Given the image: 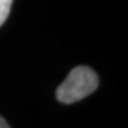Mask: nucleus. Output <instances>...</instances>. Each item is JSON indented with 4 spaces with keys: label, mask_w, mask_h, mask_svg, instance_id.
Instances as JSON below:
<instances>
[{
    "label": "nucleus",
    "mask_w": 128,
    "mask_h": 128,
    "mask_svg": "<svg viewBox=\"0 0 128 128\" xmlns=\"http://www.w3.org/2000/svg\"><path fill=\"white\" fill-rule=\"evenodd\" d=\"M12 1L13 0H0V26L6 22V19L8 17Z\"/></svg>",
    "instance_id": "f03ea898"
},
{
    "label": "nucleus",
    "mask_w": 128,
    "mask_h": 128,
    "mask_svg": "<svg viewBox=\"0 0 128 128\" xmlns=\"http://www.w3.org/2000/svg\"><path fill=\"white\" fill-rule=\"evenodd\" d=\"M0 128H11L8 126V124L5 121L4 118H1V116H0Z\"/></svg>",
    "instance_id": "7ed1b4c3"
},
{
    "label": "nucleus",
    "mask_w": 128,
    "mask_h": 128,
    "mask_svg": "<svg viewBox=\"0 0 128 128\" xmlns=\"http://www.w3.org/2000/svg\"><path fill=\"white\" fill-rule=\"evenodd\" d=\"M98 87V77L92 69L77 66L57 88L56 96L62 103H74L94 92Z\"/></svg>",
    "instance_id": "f257e3e1"
}]
</instances>
